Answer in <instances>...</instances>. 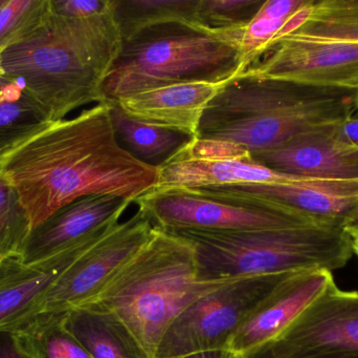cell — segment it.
I'll return each instance as SVG.
<instances>
[{
	"label": "cell",
	"mask_w": 358,
	"mask_h": 358,
	"mask_svg": "<svg viewBox=\"0 0 358 358\" xmlns=\"http://www.w3.org/2000/svg\"><path fill=\"white\" fill-rule=\"evenodd\" d=\"M155 227L140 209L129 220L113 225L57 280L38 315L64 313L90 302L146 245Z\"/></svg>",
	"instance_id": "obj_10"
},
{
	"label": "cell",
	"mask_w": 358,
	"mask_h": 358,
	"mask_svg": "<svg viewBox=\"0 0 358 358\" xmlns=\"http://www.w3.org/2000/svg\"><path fill=\"white\" fill-rule=\"evenodd\" d=\"M341 134L349 142L358 146V115H355L349 117L346 121L343 122L341 125Z\"/></svg>",
	"instance_id": "obj_31"
},
{
	"label": "cell",
	"mask_w": 358,
	"mask_h": 358,
	"mask_svg": "<svg viewBox=\"0 0 358 358\" xmlns=\"http://www.w3.org/2000/svg\"><path fill=\"white\" fill-rule=\"evenodd\" d=\"M309 0H266L261 6L257 16L271 19H288L304 8Z\"/></svg>",
	"instance_id": "obj_28"
},
{
	"label": "cell",
	"mask_w": 358,
	"mask_h": 358,
	"mask_svg": "<svg viewBox=\"0 0 358 358\" xmlns=\"http://www.w3.org/2000/svg\"><path fill=\"white\" fill-rule=\"evenodd\" d=\"M290 275L234 280L202 294L172 322L155 358L229 349L257 307Z\"/></svg>",
	"instance_id": "obj_9"
},
{
	"label": "cell",
	"mask_w": 358,
	"mask_h": 358,
	"mask_svg": "<svg viewBox=\"0 0 358 358\" xmlns=\"http://www.w3.org/2000/svg\"><path fill=\"white\" fill-rule=\"evenodd\" d=\"M0 177L18 193L31 229L63 206L88 195L134 203L159 182L115 138L108 102L48 128L0 155Z\"/></svg>",
	"instance_id": "obj_1"
},
{
	"label": "cell",
	"mask_w": 358,
	"mask_h": 358,
	"mask_svg": "<svg viewBox=\"0 0 358 358\" xmlns=\"http://www.w3.org/2000/svg\"><path fill=\"white\" fill-rule=\"evenodd\" d=\"M193 248L200 282L343 268L355 254L344 226L313 223L242 231L167 230Z\"/></svg>",
	"instance_id": "obj_4"
},
{
	"label": "cell",
	"mask_w": 358,
	"mask_h": 358,
	"mask_svg": "<svg viewBox=\"0 0 358 358\" xmlns=\"http://www.w3.org/2000/svg\"><path fill=\"white\" fill-rule=\"evenodd\" d=\"M358 239V235H357ZM353 240V246H355V254L358 258V240L352 239Z\"/></svg>",
	"instance_id": "obj_34"
},
{
	"label": "cell",
	"mask_w": 358,
	"mask_h": 358,
	"mask_svg": "<svg viewBox=\"0 0 358 358\" xmlns=\"http://www.w3.org/2000/svg\"><path fill=\"white\" fill-rule=\"evenodd\" d=\"M334 286L330 271L317 269L292 273L257 307L229 349L244 357L269 344Z\"/></svg>",
	"instance_id": "obj_13"
},
{
	"label": "cell",
	"mask_w": 358,
	"mask_h": 358,
	"mask_svg": "<svg viewBox=\"0 0 358 358\" xmlns=\"http://www.w3.org/2000/svg\"><path fill=\"white\" fill-rule=\"evenodd\" d=\"M0 358H31L17 344L12 332L0 331Z\"/></svg>",
	"instance_id": "obj_29"
},
{
	"label": "cell",
	"mask_w": 358,
	"mask_h": 358,
	"mask_svg": "<svg viewBox=\"0 0 358 358\" xmlns=\"http://www.w3.org/2000/svg\"><path fill=\"white\" fill-rule=\"evenodd\" d=\"M245 71L358 92V0H315L304 22Z\"/></svg>",
	"instance_id": "obj_7"
},
{
	"label": "cell",
	"mask_w": 358,
	"mask_h": 358,
	"mask_svg": "<svg viewBox=\"0 0 358 358\" xmlns=\"http://www.w3.org/2000/svg\"><path fill=\"white\" fill-rule=\"evenodd\" d=\"M223 283L200 282L192 246L157 226L146 245L81 307L117 315L155 358L164 334L179 313Z\"/></svg>",
	"instance_id": "obj_5"
},
{
	"label": "cell",
	"mask_w": 358,
	"mask_h": 358,
	"mask_svg": "<svg viewBox=\"0 0 358 358\" xmlns=\"http://www.w3.org/2000/svg\"><path fill=\"white\" fill-rule=\"evenodd\" d=\"M307 132L261 153L252 161L275 172L322 180L358 179V146L341 134V125Z\"/></svg>",
	"instance_id": "obj_14"
},
{
	"label": "cell",
	"mask_w": 358,
	"mask_h": 358,
	"mask_svg": "<svg viewBox=\"0 0 358 358\" xmlns=\"http://www.w3.org/2000/svg\"><path fill=\"white\" fill-rule=\"evenodd\" d=\"M113 8L86 19L50 11L41 27L0 54V74L21 82L52 122L104 102L103 85L123 46Z\"/></svg>",
	"instance_id": "obj_2"
},
{
	"label": "cell",
	"mask_w": 358,
	"mask_h": 358,
	"mask_svg": "<svg viewBox=\"0 0 358 358\" xmlns=\"http://www.w3.org/2000/svg\"><path fill=\"white\" fill-rule=\"evenodd\" d=\"M357 113L358 115V92H357Z\"/></svg>",
	"instance_id": "obj_35"
},
{
	"label": "cell",
	"mask_w": 358,
	"mask_h": 358,
	"mask_svg": "<svg viewBox=\"0 0 358 358\" xmlns=\"http://www.w3.org/2000/svg\"><path fill=\"white\" fill-rule=\"evenodd\" d=\"M176 358H243L242 355L234 352L231 349H217V350L200 351L189 353Z\"/></svg>",
	"instance_id": "obj_32"
},
{
	"label": "cell",
	"mask_w": 358,
	"mask_h": 358,
	"mask_svg": "<svg viewBox=\"0 0 358 358\" xmlns=\"http://www.w3.org/2000/svg\"><path fill=\"white\" fill-rule=\"evenodd\" d=\"M108 103L117 142L143 163L159 167L194 139L182 132L132 117L117 103Z\"/></svg>",
	"instance_id": "obj_20"
},
{
	"label": "cell",
	"mask_w": 358,
	"mask_h": 358,
	"mask_svg": "<svg viewBox=\"0 0 358 358\" xmlns=\"http://www.w3.org/2000/svg\"><path fill=\"white\" fill-rule=\"evenodd\" d=\"M115 224L48 260L27 265L2 284L0 286V331H8L36 317L40 305L57 280Z\"/></svg>",
	"instance_id": "obj_18"
},
{
	"label": "cell",
	"mask_w": 358,
	"mask_h": 358,
	"mask_svg": "<svg viewBox=\"0 0 358 358\" xmlns=\"http://www.w3.org/2000/svg\"><path fill=\"white\" fill-rule=\"evenodd\" d=\"M246 71L241 53L217 32L172 22L123 41L104 85V102L173 84L223 82Z\"/></svg>",
	"instance_id": "obj_6"
},
{
	"label": "cell",
	"mask_w": 358,
	"mask_h": 358,
	"mask_svg": "<svg viewBox=\"0 0 358 358\" xmlns=\"http://www.w3.org/2000/svg\"><path fill=\"white\" fill-rule=\"evenodd\" d=\"M27 265L23 264L18 259L0 258V286L6 283L13 275L22 270Z\"/></svg>",
	"instance_id": "obj_30"
},
{
	"label": "cell",
	"mask_w": 358,
	"mask_h": 358,
	"mask_svg": "<svg viewBox=\"0 0 358 358\" xmlns=\"http://www.w3.org/2000/svg\"><path fill=\"white\" fill-rule=\"evenodd\" d=\"M358 357V291L338 286L320 296L277 338L250 358Z\"/></svg>",
	"instance_id": "obj_12"
},
{
	"label": "cell",
	"mask_w": 358,
	"mask_h": 358,
	"mask_svg": "<svg viewBox=\"0 0 358 358\" xmlns=\"http://www.w3.org/2000/svg\"><path fill=\"white\" fill-rule=\"evenodd\" d=\"M229 81L173 84L115 103L132 117L196 138L206 106Z\"/></svg>",
	"instance_id": "obj_17"
},
{
	"label": "cell",
	"mask_w": 358,
	"mask_h": 358,
	"mask_svg": "<svg viewBox=\"0 0 358 358\" xmlns=\"http://www.w3.org/2000/svg\"><path fill=\"white\" fill-rule=\"evenodd\" d=\"M64 324L92 358H151L129 328L113 313L78 307L64 312Z\"/></svg>",
	"instance_id": "obj_19"
},
{
	"label": "cell",
	"mask_w": 358,
	"mask_h": 358,
	"mask_svg": "<svg viewBox=\"0 0 358 358\" xmlns=\"http://www.w3.org/2000/svg\"><path fill=\"white\" fill-rule=\"evenodd\" d=\"M50 14V0H6L0 6V54L29 37Z\"/></svg>",
	"instance_id": "obj_25"
},
{
	"label": "cell",
	"mask_w": 358,
	"mask_h": 358,
	"mask_svg": "<svg viewBox=\"0 0 358 358\" xmlns=\"http://www.w3.org/2000/svg\"><path fill=\"white\" fill-rule=\"evenodd\" d=\"M31 358H92L64 324V313L38 315L8 330Z\"/></svg>",
	"instance_id": "obj_22"
},
{
	"label": "cell",
	"mask_w": 358,
	"mask_h": 358,
	"mask_svg": "<svg viewBox=\"0 0 358 358\" xmlns=\"http://www.w3.org/2000/svg\"><path fill=\"white\" fill-rule=\"evenodd\" d=\"M132 204L113 195H88L48 216L31 229L21 254L24 265L48 260L120 222Z\"/></svg>",
	"instance_id": "obj_15"
},
{
	"label": "cell",
	"mask_w": 358,
	"mask_h": 358,
	"mask_svg": "<svg viewBox=\"0 0 358 358\" xmlns=\"http://www.w3.org/2000/svg\"><path fill=\"white\" fill-rule=\"evenodd\" d=\"M111 8L113 0H50V13L65 18H92Z\"/></svg>",
	"instance_id": "obj_27"
},
{
	"label": "cell",
	"mask_w": 358,
	"mask_h": 358,
	"mask_svg": "<svg viewBox=\"0 0 358 358\" xmlns=\"http://www.w3.org/2000/svg\"><path fill=\"white\" fill-rule=\"evenodd\" d=\"M263 4L264 0H199L198 23L201 29L212 32L244 27Z\"/></svg>",
	"instance_id": "obj_26"
},
{
	"label": "cell",
	"mask_w": 358,
	"mask_h": 358,
	"mask_svg": "<svg viewBox=\"0 0 358 358\" xmlns=\"http://www.w3.org/2000/svg\"><path fill=\"white\" fill-rule=\"evenodd\" d=\"M357 92L242 73L208 103L196 138L227 141L250 155L338 125L357 113Z\"/></svg>",
	"instance_id": "obj_3"
},
{
	"label": "cell",
	"mask_w": 358,
	"mask_h": 358,
	"mask_svg": "<svg viewBox=\"0 0 358 358\" xmlns=\"http://www.w3.org/2000/svg\"><path fill=\"white\" fill-rule=\"evenodd\" d=\"M31 231L16 189L0 177V258L20 260Z\"/></svg>",
	"instance_id": "obj_24"
},
{
	"label": "cell",
	"mask_w": 358,
	"mask_h": 358,
	"mask_svg": "<svg viewBox=\"0 0 358 358\" xmlns=\"http://www.w3.org/2000/svg\"><path fill=\"white\" fill-rule=\"evenodd\" d=\"M4 2H6V0H0V6H1L2 4H4Z\"/></svg>",
	"instance_id": "obj_36"
},
{
	"label": "cell",
	"mask_w": 358,
	"mask_h": 358,
	"mask_svg": "<svg viewBox=\"0 0 358 358\" xmlns=\"http://www.w3.org/2000/svg\"><path fill=\"white\" fill-rule=\"evenodd\" d=\"M199 0H113V16L123 41L143 29L179 22L199 27Z\"/></svg>",
	"instance_id": "obj_23"
},
{
	"label": "cell",
	"mask_w": 358,
	"mask_h": 358,
	"mask_svg": "<svg viewBox=\"0 0 358 358\" xmlns=\"http://www.w3.org/2000/svg\"><path fill=\"white\" fill-rule=\"evenodd\" d=\"M350 227H358V223H357V224L353 225V226H350Z\"/></svg>",
	"instance_id": "obj_37"
},
{
	"label": "cell",
	"mask_w": 358,
	"mask_h": 358,
	"mask_svg": "<svg viewBox=\"0 0 358 358\" xmlns=\"http://www.w3.org/2000/svg\"><path fill=\"white\" fill-rule=\"evenodd\" d=\"M157 168L159 182L149 193L313 180L275 172L252 161L239 145L213 139H193Z\"/></svg>",
	"instance_id": "obj_11"
},
{
	"label": "cell",
	"mask_w": 358,
	"mask_h": 358,
	"mask_svg": "<svg viewBox=\"0 0 358 358\" xmlns=\"http://www.w3.org/2000/svg\"><path fill=\"white\" fill-rule=\"evenodd\" d=\"M134 203L164 230L242 231L328 223L287 206L213 188L148 193Z\"/></svg>",
	"instance_id": "obj_8"
},
{
	"label": "cell",
	"mask_w": 358,
	"mask_h": 358,
	"mask_svg": "<svg viewBox=\"0 0 358 358\" xmlns=\"http://www.w3.org/2000/svg\"><path fill=\"white\" fill-rule=\"evenodd\" d=\"M243 358H250L248 357H243ZM309 358H358V357H347V355H328V357H309Z\"/></svg>",
	"instance_id": "obj_33"
},
{
	"label": "cell",
	"mask_w": 358,
	"mask_h": 358,
	"mask_svg": "<svg viewBox=\"0 0 358 358\" xmlns=\"http://www.w3.org/2000/svg\"><path fill=\"white\" fill-rule=\"evenodd\" d=\"M50 123L45 107L21 82L0 74V155Z\"/></svg>",
	"instance_id": "obj_21"
},
{
	"label": "cell",
	"mask_w": 358,
	"mask_h": 358,
	"mask_svg": "<svg viewBox=\"0 0 358 358\" xmlns=\"http://www.w3.org/2000/svg\"><path fill=\"white\" fill-rule=\"evenodd\" d=\"M210 188L229 195L287 206L322 222L334 223L345 228L358 223V179H313L283 184L234 185Z\"/></svg>",
	"instance_id": "obj_16"
}]
</instances>
